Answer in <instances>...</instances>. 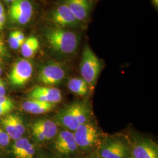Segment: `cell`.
Segmentation results:
<instances>
[{
  "label": "cell",
  "instance_id": "1",
  "mask_svg": "<svg viewBox=\"0 0 158 158\" xmlns=\"http://www.w3.org/2000/svg\"><path fill=\"white\" fill-rule=\"evenodd\" d=\"M90 104L85 101L72 102L62 108L55 115V123L64 130L73 132L81 125L90 121Z\"/></svg>",
  "mask_w": 158,
  "mask_h": 158
},
{
  "label": "cell",
  "instance_id": "2",
  "mask_svg": "<svg viewBox=\"0 0 158 158\" xmlns=\"http://www.w3.org/2000/svg\"><path fill=\"white\" fill-rule=\"evenodd\" d=\"M46 38L51 48L62 56L73 55L79 48V35L67 29L59 27L51 29L46 32Z\"/></svg>",
  "mask_w": 158,
  "mask_h": 158
},
{
  "label": "cell",
  "instance_id": "3",
  "mask_svg": "<svg viewBox=\"0 0 158 158\" xmlns=\"http://www.w3.org/2000/svg\"><path fill=\"white\" fill-rule=\"evenodd\" d=\"M73 133L80 155L85 156L96 151L104 138L99 128L91 119L80 125Z\"/></svg>",
  "mask_w": 158,
  "mask_h": 158
},
{
  "label": "cell",
  "instance_id": "4",
  "mask_svg": "<svg viewBox=\"0 0 158 158\" xmlns=\"http://www.w3.org/2000/svg\"><path fill=\"white\" fill-rule=\"evenodd\" d=\"M96 152L99 158H127L130 156L129 139L120 135L104 137Z\"/></svg>",
  "mask_w": 158,
  "mask_h": 158
},
{
  "label": "cell",
  "instance_id": "5",
  "mask_svg": "<svg viewBox=\"0 0 158 158\" xmlns=\"http://www.w3.org/2000/svg\"><path fill=\"white\" fill-rule=\"evenodd\" d=\"M102 68L100 59L89 46H85L80 63V73L90 89L94 87Z\"/></svg>",
  "mask_w": 158,
  "mask_h": 158
},
{
  "label": "cell",
  "instance_id": "6",
  "mask_svg": "<svg viewBox=\"0 0 158 158\" xmlns=\"http://www.w3.org/2000/svg\"><path fill=\"white\" fill-rule=\"evenodd\" d=\"M52 148L59 158H79L80 155L73 132L61 130L53 139Z\"/></svg>",
  "mask_w": 158,
  "mask_h": 158
},
{
  "label": "cell",
  "instance_id": "7",
  "mask_svg": "<svg viewBox=\"0 0 158 158\" xmlns=\"http://www.w3.org/2000/svg\"><path fill=\"white\" fill-rule=\"evenodd\" d=\"M67 76V69L62 63L50 62L40 69L38 79L46 86L53 87L60 85Z\"/></svg>",
  "mask_w": 158,
  "mask_h": 158
},
{
  "label": "cell",
  "instance_id": "8",
  "mask_svg": "<svg viewBox=\"0 0 158 158\" xmlns=\"http://www.w3.org/2000/svg\"><path fill=\"white\" fill-rule=\"evenodd\" d=\"M31 131L34 141L39 146H43L53 141L59 132L56 123L47 118L35 121L31 125Z\"/></svg>",
  "mask_w": 158,
  "mask_h": 158
},
{
  "label": "cell",
  "instance_id": "9",
  "mask_svg": "<svg viewBox=\"0 0 158 158\" xmlns=\"http://www.w3.org/2000/svg\"><path fill=\"white\" fill-rule=\"evenodd\" d=\"M129 141L131 158H158V145L151 139L136 136Z\"/></svg>",
  "mask_w": 158,
  "mask_h": 158
},
{
  "label": "cell",
  "instance_id": "10",
  "mask_svg": "<svg viewBox=\"0 0 158 158\" xmlns=\"http://www.w3.org/2000/svg\"><path fill=\"white\" fill-rule=\"evenodd\" d=\"M33 64L27 59H21L13 65L8 78L11 85L16 87H23L32 76Z\"/></svg>",
  "mask_w": 158,
  "mask_h": 158
},
{
  "label": "cell",
  "instance_id": "11",
  "mask_svg": "<svg viewBox=\"0 0 158 158\" xmlns=\"http://www.w3.org/2000/svg\"><path fill=\"white\" fill-rule=\"evenodd\" d=\"M40 149L35 142L22 137L14 141L9 152L13 158H40Z\"/></svg>",
  "mask_w": 158,
  "mask_h": 158
},
{
  "label": "cell",
  "instance_id": "12",
  "mask_svg": "<svg viewBox=\"0 0 158 158\" xmlns=\"http://www.w3.org/2000/svg\"><path fill=\"white\" fill-rule=\"evenodd\" d=\"M51 20L57 27L67 29L77 28L80 24L64 1L52 11Z\"/></svg>",
  "mask_w": 158,
  "mask_h": 158
},
{
  "label": "cell",
  "instance_id": "13",
  "mask_svg": "<svg viewBox=\"0 0 158 158\" xmlns=\"http://www.w3.org/2000/svg\"><path fill=\"white\" fill-rule=\"evenodd\" d=\"M9 14L12 21L19 25L29 22L33 14V6L29 0H14Z\"/></svg>",
  "mask_w": 158,
  "mask_h": 158
},
{
  "label": "cell",
  "instance_id": "14",
  "mask_svg": "<svg viewBox=\"0 0 158 158\" xmlns=\"http://www.w3.org/2000/svg\"><path fill=\"white\" fill-rule=\"evenodd\" d=\"M1 124L11 140L16 141L23 137L25 132V127L20 116L10 114L1 119Z\"/></svg>",
  "mask_w": 158,
  "mask_h": 158
},
{
  "label": "cell",
  "instance_id": "15",
  "mask_svg": "<svg viewBox=\"0 0 158 158\" xmlns=\"http://www.w3.org/2000/svg\"><path fill=\"white\" fill-rule=\"evenodd\" d=\"M29 99L40 102L57 104L62 100L61 91L50 86H36L28 95Z\"/></svg>",
  "mask_w": 158,
  "mask_h": 158
},
{
  "label": "cell",
  "instance_id": "16",
  "mask_svg": "<svg viewBox=\"0 0 158 158\" xmlns=\"http://www.w3.org/2000/svg\"><path fill=\"white\" fill-rule=\"evenodd\" d=\"M64 2L80 23L89 18L91 11L89 0H64Z\"/></svg>",
  "mask_w": 158,
  "mask_h": 158
},
{
  "label": "cell",
  "instance_id": "17",
  "mask_svg": "<svg viewBox=\"0 0 158 158\" xmlns=\"http://www.w3.org/2000/svg\"><path fill=\"white\" fill-rule=\"evenodd\" d=\"M56 104L29 99L28 100L23 102L22 108L25 111L29 114L39 115L51 111L56 107Z\"/></svg>",
  "mask_w": 158,
  "mask_h": 158
},
{
  "label": "cell",
  "instance_id": "18",
  "mask_svg": "<svg viewBox=\"0 0 158 158\" xmlns=\"http://www.w3.org/2000/svg\"><path fill=\"white\" fill-rule=\"evenodd\" d=\"M69 90L80 97H85L89 93L90 90L88 84L81 77H73L68 82Z\"/></svg>",
  "mask_w": 158,
  "mask_h": 158
},
{
  "label": "cell",
  "instance_id": "19",
  "mask_svg": "<svg viewBox=\"0 0 158 158\" xmlns=\"http://www.w3.org/2000/svg\"><path fill=\"white\" fill-rule=\"evenodd\" d=\"M40 46V41L36 37L34 36L29 37L25 39L21 46L22 55L26 59L34 56L39 50Z\"/></svg>",
  "mask_w": 158,
  "mask_h": 158
},
{
  "label": "cell",
  "instance_id": "20",
  "mask_svg": "<svg viewBox=\"0 0 158 158\" xmlns=\"http://www.w3.org/2000/svg\"><path fill=\"white\" fill-rule=\"evenodd\" d=\"M11 139L10 136L7 135V134L0 127V146L2 147L4 149L8 148L11 143Z\"/></svg>",
  "mask_w": 158,
  "mask_h": 158
},
{
  "label": "cell",
  "instance_id": "21",
  "mask_svg": "<svg viewBox=\"0 0 158 158\" xmlns=\"http://www.w3.org/2000/svg\"><path fill=\"white\" fill-rule=\"evenodd\" d=\"M8 42L11 48L12 49H18L22 46V44L20 43L19 40L17 38V34L15 31L12 32L10 34Z\"/></svg>",
  "mask_w": 158,
  "mask_h": 158
},
{
  "label": "cell",
  "instance_id": "22",
  "mask_svg": "<svg viewBox=\"0 0 158 158\" xmlns=\"http://www.w3.org/2000/svg\"><path fill=\"white\" fill-rule=\"evenodd\" d=\"M0 106L14 108V102L11 99L6 96L0 97Z\"/></svg>",
  "mask_w": 158,
  "mask_h": 158
},
{
  "label": "cell",
  "instance_id": "23",
  "mask_svg": "<svg viewBox=\"0 0 158 158\" xmlns=\"http://www.w3.org/2000/svg\"><path fill=\"white\" fill-rule=\"evenodd\" d=\"M14 108L6 107V106H0V115H6L8 113L11 112Z\"/></svg>",
  "mask_w": 158,
  "mask_h": 158
},
{
  "label": "cell",
  "instance_id": "24",
  "mask_svg": "<svg viewBox=\"0 0 158 158\" xmlns=\"http://www.w3.org/2000/svg\"><path fill=\"white\" fill-rule=\"evenodd\" d=\"M7 54V50L6 46L2 38L0 37V55L2 56H6Z\"/></svg>",
  "mask_w": 158,
  "mask_h": 158
},
{
  "label": "cell",
  "instance_id": "25",
  "mask_svg": "<svg viewBox=\"0 0 158 158\" xmlns=\"http://www.w3.org/2000/svg\"><path fill=\"white\" fill-rule=\"evenodd\" d=\"M6 89L5 83L2 79H0V97L6 96Z\"/></svg>",
  "mask_w": 158,
  "mask_h": 158
},
{
  "label": "cell",
  "instance_id": "26",
  "mask_svg": "<svg viewBox=\"0 0 158 158\" xmlns=\"http://www.w3.org/2000/svg\"><path fill=\"white\" fill-rule=\"evenodd\" d=\"M6 21V14H3L2 15H0V29L2 28Z\"/></svg>",
  "mask_w": 158,
  "mask_h": 158
},
{
  "label": "cell",
  "instance_id": "27",
  "mask_svg": "<svg viewBox=\"0 0 158 158\" xmlns=\"http://www.w3.org/2000/svg\"><path fill=\"white\" fill-rule=\"evenodd\" d=\"M83 158H99V157L98 156L96 151H94V152H92L90 153L89 154L85 155Z\"/></svg>",
  "mask_w": 158,
  "mask_h": 158
},
{
  "label": "cell",
  "instance_id": "28",
  "mask_svg": "<svg viewBox=\"0 0 158 158\" xmlns=\"http://www.w3.org/2000/svg\"><path fill=\"white\" fill-rule=\"evenodd\" d=\"M3 14H5L4 10V7H3V6H2V4H1V2H0V15H2Z\"/></svg>",
  "mask_w": 158,
  "mask_h": 158
},
{
  "label": "cell",
  "instance_id": "29",
  "mask_svg": "<svg viewBox=\"0 0 158 158\" xmlns=\"http://www.w3.org/2000/svg\"><path fill=\"white\" fill-rule=\"evenodd\" d=\"M153 3V4L155 6L158 7V0H152Z\"/></svg>",
  "mask_w": 158,
  "mask_h": 158
},
{
  "label": "cell",
  "instance_id": "30",
  "mask_svg": "<svg viewBox=\"0 0 158 158\" xmlns=\"http://www.w3.org/2000/svg\"><path fill=\"white\" fill-rule=\"evenodd\" d=\"M4 149L2 148V147L0 146V156L2 155V153L3 152V151H4Z\"/></svg>",
  "mask_w": 158,
  "mask_h": 158
},
{
  "label": "cell",
  "instance_id": "31",
  "mask_svg": "<svg viewBox=\"0 0 158 158\" xmlns=\"http://www.w3.org/2000/svg\"><path fill=\"white\" fill-rule=\"evenodd\" d=\"M6 2H12L14 0H5Z\"/></svg>",
  "mask_w": 158,
  "mask_h": 158
},
{
  "label": "cell",
  "instance_id": "32",
  "mask_svg": "<svg viewBox=\"0 0 158 158\" xmlns=\"http://www.w3.org/2000/svg\"><path fill=\"white\" fill-rule=\"evenodd\" d=\"M2 69L0 68V76H1V74H2Z\"/></svg>",
  "mask_w": 158,
  "mask_h": 158
},
{
  "label": "cell",
  "instance_id": "33",
  "mask_svg": "<svg viewBox=\"0 0 158 158\" xmlns=\"http://www.w3.org/2000/svg\"><path fill=\"white\" fill-rule=\"evenodd\" d=\"M131 158V156H129V157H128V158Z\"/></svg>",
  "mask_w": 158,
  "mask_h": 158
}]
</instances>
